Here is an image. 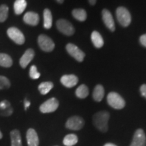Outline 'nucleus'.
Wrapping results in <instances>:
<instances>
[{
	"label": "nucleus",
	"instance_id": "nucleus-1",
	"mask_svg": "<svg viewBox=\"0 0 146 146\" xmlns=\"http://www.w3.org/2000/svg\"><path fill=\"white\" fill-rule=\"evenodd\" d=\"M109 113L106 111H100L95 114L93 117L94 125L98 130L102 132H106L108 129Z\"/></svg>",
	"mask_w": 146,
	"mask_h": 146
},
{
	"label": "nucleus",
	"instance_id": "nucleus-2",
	"mask_svg": "<svg viewBox=\"0 0 146 146\" xmlns=\"http://www.w3.org/2000/svg\"><path fill=\"white\" fill-rule=\"evenodd\" d=\"M108 104L114 109H123L125 106V100L116 92H111L107 96Z\"/></svg>",
	"mask_w": 146,
	"mask_h": 146
},
{
	"label": "nucleus",
	"instance_id": "nucleus-3",
	"mask_svg": "<svg viewBox=\"0 0 146 146\" xmlns=\"http://www.w3.org/2000/svg\"><path fill=\"white\" fill-rule=\"evenodd\" d=\"M116 18L120 25L127 27L130 25L131 22V16L130 12L124 7H119L116 10Z\"/></svg>",
	"mask_w": 146,
	"mask_h": 146
},
{
	"label": "nucleus",
	"instance_id": "nucleus-4",
	"mask_svg": "<svg viewBox=\"0 0 146 146\" xmlns=\"http://www.w3.org/2000/svg\"><path fill=\"white\" fill-rule=\"evenodd\" d=\"M38 44L40 48L45 52H52L55 47V44L52 39L45 35H41L39 36Z\"/></svg>",
	"mask_w": 146,
	"mask_h": 146
},
{
	"label": "nucleus",
	"instance_id": "nucleus-5",
	"mask_svg": "<svg viewBox=\"0 0 146 146\" xmlns=\"http://www.w3.org/2000/svg\"><path fill=\"white\" fill-rule=\"evenodd\" d=\"M56 26L60 32L67 36H70L74 34V29L70 22L64 19L58 20L56 23Z\"/></svg>",
	"mask_w": 146,
	"mask_h": 146
},
{
	"label": "nucleus",
	"instance_id": "nucleus-6",
	"mask_svg": "<svg viewBox=\"0 0 146 146\" xmlns=\"http://www.w3.org/2000/svg\"><path fill=\"white\" fill-rule=\"evenodd\" d=\"M7 34L12 41L18 45L24 44L25 41V36L19 29L16 27H10L7 31Z\"/></svg>",
	"mask_w": 146,
	"mask_h": 146
},
{
	"label": "nucleus",
	"instance_id": "nucleus-7",
	"mask_svg": "<svg viewBox=\"0 0 146 146\" xmlns=\"http://www.w3.org/2000/svg\"><path fill=\"white\" fill-rule=\"evenodd\" d=\"M58 106H59V102L58 100L55 98H52L42 104L39 110L42 113H51L55 112L58 109Z\"/></svg>",
	"mask_w": 146,
	"mask_h": 146
},
{
	"label": "nucleus",
	"instance_id": "nucleus-8",
	"mask_svg": "<svg viewBox=\"0 0 146 146\" xmlns=\"http://www.w3.org/2000/svg\"><path fill=\"white\" fill-rule=\"evenodd\" d=\"M66 49L68 54L78 62H81L83 61L85 56V53L80 50L76 45L72 44V43H68L66 46Z\"/></svg>",
	"mask_w": 146,
	"mask_h": 146
},
{
	"label": "nucleus",
	"instance_id": "nucleus-9",
	"mask_svg": "<svg viewBox=\"0 0 146 146\" xmlns=\"http://www.w3.org/2000/svg\"><path fill=\"white\" fill-rule=\"evenodd\" d=\"M84 124H85V122L83 118L80 116H74L68 118L66 123V127L70 130L78 131L83 127Z\"/></svg>",
	"mask_w": 146,
	"mask_h": 146
},
{
	"label": "nucleus",
	"instance_id": "nucleus-10",
	"mask_svg": "<svg viewBox=\"0 0 146 146\" xmlns=\"http://www.w3.org/2000/svg\"><path fill=\"white\" fill-rule=\"evenodd\" d=\"M146 137L143 129H139L133 136V141L130 146H145Z\"/></svg>",
	"mask_w": 146,
	"mask_h": 146
},
{
	"label": "nucleus",
	"instance_id": "nucleus-11",
	"mask_svg": "<svg viewBox=\"0 0 146 146\" xmlns=\"http://www.w3.org/2000/svg\"><path fill=\"white\" fill-rule=\"evenodd\" d=\"M102 19L106 27L111 31H114L115 30V24L114 18L112 17L110 12L106 9H104L102 10Z\"/></svg>",
	"mask_w": 146,
	"mask_h": 146
},
{
	"label": "nucleus",
	"instance_id": "nucleus-12",
	"mask_svg": "<svg viewBox=\"0 0 146 146\" xmlns=\"http://www.w3.org/2000/svg\"><path fill=\"white\" fill-rule=\"evenodd\" d=\"M60 81L64 86L68 88H71L77 85L78 79V77L74 74H68V75H64L62 76Z\"/></svg>",
	"mask_w": 146,
	"mask_h": 146
},
{
	"label": "nucleus",
	"instance_id": "nucleus-13",
	"mask_svg": "<svg viewBox=\"0 0 146 146\" xmlns=\"http://www.w3.org/2000/svg\"><path fill=\"white\" fill-rule=\"evenodd\" d=\"M35 56V52L32 49H28L20 59V65L22 68H25L32 61Z\"/></svg>",
	"mask_w": 146,
	"mask_h": 146
},
{
	"label": "nucleus",
	"instance_id": "nucleus-14",
	"mask_svg": "<svg viewBox=\"0 0 146 146\" xmlns=\"http://www.w3.org/2000/svg\"><path fill=\"white\" fill-rule=\"evenodd\" d=\"M27 141L28 146L39 145V137L35 130L33 129H28L27 132Z\"/></svg>",
	"mask_w": 146,
	"mask_h": 146
},
{
	"label": "nucleus",
	"instance_id": "nucleus-15",
	"mask_svg": "<svg viewBox=\"0 0 146 146\" xmlns=\"http://www.w3.org/2000/svg\"><path fill=\"white\" fill-rule=\"evenodd\" d=\"M25 23L31 26H36L39 22V16L38 14L33 12H27L23 17Z\"/></svg>",
	"mask_w": 146,
	"mask_h": 146
},
{
	"label": "nucleus",
	"instance_id": "nucleus-16",
	"mask_svg": "<svg viewBox=\"0 0 146 146\" xmlns=\"http://www.w3.org/2000/svg\"><path fill=\"white\" fill-rule=\"evenodd\" d=\"M13 113V108L10 103L7 100H3L0 102V115L3 116H9Z\"/></svg>",
	"mask_w": 146,
	"mask_h": 146
},
{
	"label": "nucleus",
	"instance_id": "nucleus-17",
	"mask_svg": "<svg viewBox=\"0 0 146 146\" xmlns=\"http://www.w3.org/2000/svg\"><path fill=\"white\" fill-rule=\"evenodd\" d=\"M11 146H23L21 133L18 129H14L10 132Z\"/></svg>",
	"mask_w": 146,
	"mask_h": 146
},
{
	"label": "nucleus",
	"instance_id": "nucleus-18",
	"mask_svg": "<svg viewBox=\"0 0 146 146\" xmlns=\"http://www.w3.org/2000/svg\"><path fill=\"white\" fill-rule=\"evenodd\" d=\"M91 41H92L93 44L94 46L97 47V48H101L103 47L104 43V39L102 38L101 35H100L98 31H94L91 33Z\"/></svg>",
	"mask_w": 146,
	"mask_h": 146
},
{
	"label": "nucleus",
	"instance_id": "nucleus-19",
	"mask_svg": "<svg viewBox=\"0 0 146 146\" xmlns=\"http://www.w3.org/2000/svg\"><path fill=\"white\" fill-rule=\"evenodd\" d=\"M52 15L49 9H45L43 11V27L45 29H50L52 27Z\"/></svg>",
	"mask_w": 146,
	"mask_h": 146
},
{
	"label": "nucleus",
	"instance_id": "nucleus-20",
	"mask_svg": "<svg viewBox=\"0 0 146 146\" xmlns=\"http://www.w3.org/2000/svg\"><path fill=\"white\" fill-rule=\"evenodd\" d=\"M104 89L102 85H98L95 87L94 92H93V98L95 101L101 102L104 96Z\"/></svg>",
	"mask_w": 146,
	"mask_h": 146
},
{
	"label": "nucleus",
	"instance_id": "nucleus-21",
	"mask_svg": "<svg viewBox=\"0 0 146 146\" xmlns=\"http://www.w3.org/2000/svg\"><path fill=\"white\" fill-rule=\"evenodd\" d=\"M27 3L26 0H16L14 4V12L17 15H20L27 8Z\"/></svg>",
	"mask_w": 146,
	"mask_h": 146
},
{
	"label": "nucleus",
	"instance_id": "nucleus-22",
	"mask_svg": "<svg viewBox=\"0 0 146 146\" xmlns=\"http://www.w3.org/2000/svg\"><path fill=\"white\" fill-rule=\"evenodd\" d=\"M12 58L9 55L6 54L0 53V66L5 68H9L12 66Z\"/></svg>",
	"mask_w": 146,
	"mask_h": 146
},
{
	"label": "nucleus",
	"instance_id": "nucleus-23",
	"mask_svg": "<svg viewBox=\"0 0 146 146\" xmlns=\"http://www.w3.org/2000/svg\"><path fill=\"white\" fill-rule=\"evenodd\" d=\"M72 16L78 21H85L87 19V12L84 9H74L72 11Z\"/></svg>",
	"mask_w": 146,
	"mask_h": 146
},
{
	"label": "nucleus",
	"instance_id": "nucleus-24",
	"mask_svg": "<svg viewBox=\"0 0 146 146\" xmlns=\"http://www.w3.org/2000/svg\"><path fill=\"white\" fill-rule=\"evenodd\" d=\"M54 87V84L52 82H43L38 87V89L42 95H46Z\"/></svg>",
	"mask_w": 146,
	"mask_h": 146
},
{
	"label": "nucleus",
	"instance_id": "nucleus-25",
	"mask_svg": "<svg viewBox=\"0 0 146 146\" xmlns=\"http://www.w3.org/2000/svg\"><path fill=\"white\" fill-rule=\"evenodd\" d=\"M78 142V137L74 134H68L64 138L63 143L66 146H73Z\"/></svg>",
	"mask_w": 146,
	"mask_h": 146
},
{
	"label": "nucleus",
	"instance_id": "nucleus-26",
	"mask_svg": "<svg viewBox=\"0 0 146 146\" xmlns=\"http://www.w3.org/2000/svg\"><path fill=\"white\" fill-rule=\"evenodd\" d=\"M76 96L78 98L81 99H84L87 98L89 95V89L85 85H81L76 89Z\"/></svg>",
	"mask_w": 146,
	"mask_h": 146
},
{
	"label": "nucleus",
	"instance_id": "nucleus-27",
	"mask_svg": "<svg viewBox=\"0 0 146 146\" xmlns=\"http://www.w3.org/2000/svg\"><path fill=\"white\" fill-rule=\"evenodd\" d=\"M9 8L6 5H0V23H3L8 16Z\"/></svg>",
	"mask_w": 146,
	"mask_h": 146
},
{
	"label": "nucleus",
	"instance_id": "nucleus-28",
	"mask_svg": "<svg viewBox=\"0 0 146 146\" xmlns=\"http://www.w3.org/2000/svg\"><path fill=\"white\" fill-rule=\"evenodd\" d=\"M10 82L8 78L5 76H0V89H8L10 87Z\"/></svg>",
	"mask_w": 146,
	"mask_h": 146
},
{
	"label": "nucleus",
	"instance_id": "nucleus-29",
	"mask_svg": "<svg viewBox=\"0 0 146 146\" xmlns=\"http://www.w3.org/2000/svg\"><path fill=\"white\" fill-rule=\"evenodd\" d=\"M29 75L30 77L32 79H38L40 77V73L37 71L36 66L33 65L30 68V71H29Z\"/></svg>",
	"mask_w": 146,
	"mask_h": 146
},
{
	"label": "nucleus",
	"instance_id": "nucleus-30",
	"mask_svg": "<svg viewBox=\"0 0 146 146\" xmlns=\"http://www.w3.org/2000/svg\"><path fill=\"white\" fill-rule=\"evenodd\" d=\"M139 41L141 44L143 45V46L146 47V34H144L143 35L140 36Z\"/></svg>",
	"mask_w": 146,
	"mask_h": 146
},
{
	"label": "nucleus",
	"instance_id": "nucleus-31",
	"mask_svg": "<svg viewBox=\"0 0 146 146\" xmlns=\"http://www.w3.org/2000/svg\"><path fill=\"white\" fill-rule=\"evenodd\" d=\"M140 92L144 98H146V84L142 85L140 87Z\"/></svg>",
	"mask_w": 146,
	"mask_h": 146
},
{
	"label": "nucleus",
	"instance_id": "nucleus-32",
	"mask_svg": "<svg viewBox=\"0 0 146 146\" xmlns=\"http://www.w3.org/2000/svg\"><path fill=\"white\" fill-rule=\"evenodd\" d=\"M24 104H25V110H27V108H29L31 105V102L29 101V100H27V99H25V101H24Z\"/></svg>",
	"mask_w": 146,
	"mask_h": 146
},
{
	"label": "nucleus",
	"instance_id": "nucleus-33",
	"mask_svg": "<svg viewBox=\"0 0 146 146\" xmlns=\"http://www.w3.org/2000/svg\"><path fill=\"white\" fill-rule=\"evenodd\" d=\"M96 1H97V0H89V3L92 5H94L95 4H96Z\"/></svg>",
	"mask_w": 146,
	"mask_h": 146
},
{
	"label": "nucleus",
	"instance_id": "nucleus-34",
	"mask_svg": "<svg viewBox=\"0 0 146 146\" xmlns=\"http://www.w3.org/2000/svg\"><path fill=\"white\" fill-rule=\"evenodd\" d=\"M104 146H116V145H114V144H113V143H106V144H105L104 145Z\"/></svg>",
	"mask_w": 146,
	"mask_h": 146
},
{
	"label": "nucleus",
	"instance_id": "nucleus-35",
	"mask_svg": "<svg viewBox=\"0 0 146 146\" xmlns=\"http://www.w3.org/2000/svg\"><path fill=\"white\" fill-rule=\"evenodd\" d=\"M56 1L59 3H62L64 2V0H56Z\"/></svg>",
	"mask_w": 146,
	"mask_h": 146
},
{
	"label": "nucleus",
	"instance_id": "nucleus-36",
	"mask_svg": "<svg viewBox=\"0 0 146 146\" xmlns=\"http://www.w3.org/2000/svg\"><path fill=\"white\" fill-rule=\"evenodd\" d=\"M2 137H3V135H2V133H1V131H0V139H2Z\"/></svg>",
	"mask_w": 146,
	"mask_h": 146
}]
</instances>
